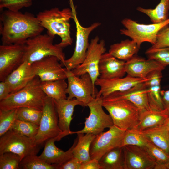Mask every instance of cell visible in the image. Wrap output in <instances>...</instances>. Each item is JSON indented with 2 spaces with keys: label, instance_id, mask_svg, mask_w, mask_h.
Returning <instances> with one entry per match:
<instances>
[{
  "label": "cell",
  "instance_id": "6da1fadb",
  "mask_svg": "<svg viewBox=\"0 0 169 169\" xmlns=\"http://www.w3.org/2000/svg\"><path fill=\"white\" fill-rule=\"evenodd\" d=\"M44 29L37 18L28 12L6 10L0 15V34L3 45L25 44Z\"/></svg>",
  "mask_w": 169,
  "mask_h": 169
},
{
  "label": "cell",
  "instance_id": "7a4b0ae2",
  "mask_svg": "<svg viewBox=\"0 0 169 169\" xmlns=\"http://www.w3.org/2000/svg\"><path fill=\"white\" fill-rule=\"evenodd\" d=\"M72 15L71 9L65 8L60 10L55 8L40 12L36 17L42 26L47 30L48 34L53 38L56 35L60 37L61 41L56 45L63 48L73 43L70 23Z\"/></svg>",
  "mask_w": 169,
  "mask_h": 169
},
{
  "label": "cell",
  "instance_id": "3957f363",
  "mask_svg": "<svg viewBox=\"0 0 169 169\" xmlns=\"http://www.w3.org/2000/svg\"><path fill=\"white\" fill-rule=\"evenodd\" d=\"M41 82L36 76L23 88L0 101V109L28 107L42 110L47 95L41 88Z\"/></svg>",
  "mask_w": 169,
  "mask_h": 169
},
{
  "label": "cell",
  "instance_id": "277c9868",
  "mask_svg": "<svg viewBox=\"0 0 169 169\" xmlns=\"http://www.w3.org/2000/svg\"><path fill=\"white\" fill-rule=\"evenodd\" d=\"M54 38L47 33L28 39L25 43L23 62L26 61L32 64L45 57L53 56L57 57L64 66L66 59L63 48L56 44H53Z\"/></svg>",
  "mask_w": 169,
  "mask_h": 169
},
{
  "label": "cell",
  "instance_id": "5b68a950",
  "mask_svg": "<svg viewBox=\"0 0 169 169\" xmlns=\"http://www.w3.org/2000/svg\"><path fill=\"white\" fill-rule=\"evenodd\" d=\"M102 100V105L109 112L114 125L125 130L137 125L142 111L135 104L125 100Z\"/></svg>",
  "mask_w": 169,
  "mask_h": 169
},
{
  "label": "cell",
  "instance_id": "8992f818",
  "mask_svg": "<svg viewBox=\"0 0 169 169\" xmlns=\"http://www.w3.org/2000/svg\"><path fill=\"white\" fill-rule=\"evenodd\" d=\"M42 110L38 131L33 139L34 143L40 146L50 139L59 137L60 140L62 138V132L59 126L58 115L53 99L47 96Z\"/></svg>",
  "mask_w": 169,
  "mask_h": 169
},
{
  "label": "cell",
  "instance_id": "52a82bcc",
  "mask_svg": "<svg viewBox=\"0 0 169 169\" xmlns=\"http://www.w3.org/2000/svg\"><path fill=\"white\" fill-rule=\"evenodd\" d=\"M72 12V19L76 25V40L74 51L72 55L65 61L64 66L67 70H72L81 64L84 60L89 46L88 38L91 32L100 26L99 22H95L88 27L82 26L77 16L76 8L72 0H70Z\"/></svg>",
  "mask_w": 169,
  "mask_h": 169
},
{
  "label": "cell",
  "instance_id": "ba28073f",
  "mask_svg": "<svg viewBox=\"0 0 169 169\" xmlns=\"http://www.w3.org/2000/svg\"><path fill=\"white\" fill-rule=\"evenodd\" d=\"M121 23L125 28L120 30V34L130 38L140 49L141 44L144 42H148L152 45L155 44L159 31L169 25V18L163 22L149 24L139 23L125 18L122 20Z\"/></svg>",
  "mask_w": 169,
  "mask_h": 169
},
{
  "label": "cell",
  "instance_id": "9c48e42d",
  "mask_svg": "<svg viewBox=\"0 0 169 169\" xmlns=\"http://www.w3.org/2000/svg\"><path fill=\"white\" fill-rule=\"evenodd\" d=\"M0 154L11 152L19 155L22 159L31 155L37 154L40 146L33 139L11 129L0 136Z\"/></svg>",
  "mask_w": 169,
  "mask_h": 169
},
{
  "label": "cell",
  "instance_id": "30bf717a",
  "mask_svg": "<svg viewBox=\"0 0 169 169\" xmlns=\"http://www.w3.org/2000/svg\"><path fill=\"white\" fill-rule=\"evenodd\" d=\"M68 86L66 90L68 99L75 98L87 106L94 98L98 91L93 84L91 79L88 74L80 76L75 75L71 70L66 69Z\"/></svg>",
  "mask_w": 169,
  "mask_h": 169
},
{
  "label": "cell",
  "instance_id": "8fae6325",
  "mask_svg": "<svg viewBox=\"0 0 169 169\" xmlns=\"http://www.w3.org/2000/svg\"><path fill=\"white\" fill-rule=\"evenodd\" d=\"M106 50L104 40L100 41L98 36L95 37L91 40L83 62L71 70L73 73L77 76L88 73L95 87V82L100 76L99 65L100 60Z\"/></svg>",
  "mask_w": 169,
  "mask_h": 169
},
{
  "label": "cell",
  "instance_id": "7c38bea8",
  "mask_svg": "<svg viewBox=\"0 0 169 169\" xmlns=\"http://www.w3.org/2000/svg\"><path fill=\"white\" fill-rule=\"evenodd\" d=\"M102 102L101 97H95L87 104L90 114L85 119L84 126L80 130L72 131V134L91 133L96 135L102 132L105 128H110L114 125L111 116L103 109Z\"/></svg>",
  "mask_w": 169,
  "mask_h": 169
},
{
  "label": "cell",
  "instance_id": "4fadbf2b",
  "mask_svg": "<svg viewBox=\"0 0 169 169\" xmlns=\"http://www.w3.org/2000/svg\"><path fill=\"white\" fill-rule=\"evenodd\" d=\"M125 130L114 125L106 132L96 135L90 147L91 159L99 160L106 153L111 150L121 147Z\"/></svg>",
  "mask_w": 169,
  "mask_h": 169
},
{
  "label": "cell",
  "instance_id": "5bb4252c",
  "mask_svg": "<svg viewBox=\"0 0 169 169\" xmlns=\"http://www.w3.org/2000/svg\"><path fill=\"white\" fill-rule=\"evenodd\" d=\"M25 44L0 46V81L7 76L23 62Z\"/></svg>",
  "mask_w": 169,
  "mask_h": 169
},
{
  "label": "cell",
  "instance_id": "9a60e30c",
  "mask_svg": "<svg viewBox=\"0 0 169 169\" xmlns=\"http://www.w3.org/2000/svg\"><path fill=\"white\" fill-rule=\"evenodd\" d=\"M125 169H154V159L145 147L127 145L122 147Z\"/></svg>",
  "mask_w": 169,
  "mask_h": 169
},
{
  "label": "cell",
  "instance_id": "2e32d148",
  "mask_svg": "<svg viewBox=\"0 0 169 169\" xmlns=\"http://www.w3.org/2000/svg\"><path fill=\"white\" fill-rule=\"evenodd\" d=\"M148 77L141 78L129 75L125 77L110 79H103L98 78L95 82V85L100 87L96 97L105 98L116 92L126 90L138 84L145 82L148 79Z\"/></svg>",
  "mask_w": 169,
  "mask_h": 169
},
{
  "label": "cell",
  "instance_id": "e0dca14e",
  "mask_svg": "<svg viewBox=\"0 0 169 169\" xmlns=\"http://www.w3.org/2000/svg\"><path fill=\"white\" fill-rule=\"evenodd\" d=\"M56 57L50 56L32 64L36 76L41 81L66 79V69L59 62Z\"/></svg>",
  "mask_w": 169,
  "mask_h": 169
},
{
  "label": "cell",
  "instance_id": "ac0fdd59",
  "mask_svg": "<svg viewBox=\"0 0 169 169\" xmlns=\"http://www.w3.org/2000/svg\"><path fill=\"white\" fill-rule=\"evenodd\" d=\"M145 82L137 84L126 90L115 92L105 98H101L105 100H127L135 104L142 111L151 110Z\"/></svg>",
  "mask_w": 169,
  "mask_h": 169
},
{
  "label": "cell",
  "instance_id": "d6986e66",
  "mask_svg": "<svg viewBox=\"0 0 169 169\" xmlns=\"http://www.w3.org/2000/svg\"><path fill=\"white\" fill-rule=\"evenodd\" d=\"M165 67L156 60L148 59H146L135 55L125 62V65L127 75L141 78L146 77L153 71H162Z\"/></svg>",
  "mask_w": 169,
  "mask_h": 169
},
{
  "label": "cell",
  "instance_id": "ffe728a7",
  "mask_svg": "<svg viewBox=\"0 0 169 169\" xmlns=\"http://www.w3.org/2000/svg\"><path fill=\"white\" fill-rule=\"evenodd\" d=\"M57 113L59 127L62 132L61 137L72 134L70 126L75 107L78 105L84 106L83 103L75 98L54 100Z\"/></svg>",
  "mask_w": 169,
  "mask_h": 169
},
{
  "label": "cell",
  "instance_id": "44dd1931",
  "mask_svg": "<svg viewBox=\"0 0 169 169\" xmlns=\"http://www.w3.org/2000/svg\"><path fill=\"white\" fill-rule=\"evenodd\" d=\"M77 140V137L71 147L65 151L55 144V141L60 140L59 137L50 139L45 143L44 150L39 157L48 163L57 165L60 167L74 156L73 151Z\"/></svg>",
  "mask_w": 169,
  "mask_h": 169
},
{
  "label": "cell",
  "instance_id": "7402d4cb",
  "mask_svg": "<svg viewBox=\"0 0 169 169\" xmlns=\"http://www.w3.org/2000/svg\"><path fill=\"white\" fill-rule=\"evenodd\" d=\"M36 76L32 64L24 61L12 72L4 81L10 87L12 93L23 88Z\"/></svg>",
  "mask_w": 169,
  "mask_h": 169
},
{
  "label": "cell",
  "instance_id": "603a6c76",
  "mask_svg": "<svg viewBox=\"0 0 169 169\" xmlns=\"http://www.w3.org/2000/svg\"><path fill=\"white\" fill-rule=\"evenodd\" d=\"M125 61L115 57L109 52L101 56L99 65V78L110 79L124 77L126 73Z\"/></svg>",
  "mask_w": 169,
  "mask_h": 169
},
{
  "label": "cell",
  "instance_id": "cb8c5ba5",
  "mask_svg": "<svg viewBox=\"0 0 169 169\" xmlns=\"http://www.w3.org/2000/svg\"><path fill=\"white\" fill-rule=\"evenodd\" d=\"M161 72L155 71L151 73L147 76L148 79L145 82L151 110L160 111L164 109L161 94Z\"/></svg>",
  "mask_w": 169,
  "mask_h": 169
},
{
  "label": "cell",
  "instance_id": "d4e9b609",
  "mask_svg": "<svg viewBox=\"0 0 169 169\" xmlns=\"http://www.w3.org/2000/svg\"><path fill=\"white\" fill-rule=\"evenodd\" d=\"M169 116V113L166 109L162 110H152L142 111L139 122L136 128L141 131L162 125L165 124Z\"/></svg>",
  "mask_w": 169,
  "mask_h": 169
},
{
  "label": "cell",
  "instance_id": "484cf974",
  "mask_svg": "<svg viewBox=\"0 0 169 169\" xmlns=\"http://www.w3.org/2000/svg\"><path fill=\"white\" fill-rule=\"evenodd\" d=\"M142 131L150 141L169 155V129L165 123Z\"/></svg>",
  "mask_w": 169,
  "mask_h": 169
},
{
  "label": "cell",
  "instance_id": "4316f807",
  "mask_svg": "<svg viewBox=\"0 0 169 169\" xmlns=\"http://www.w3.org/2000/svg\"><path fill=\"white\" fill-rule=\"evenodd\" d=\"M139 49L134 41L126 39L110 45L108 52L117 59L126 62L137 54Z\"/></svg>",
  "mask_w": 169,
  "mask_h": 169
},
{
  "label": "cell",
  "instance_id": "83f0119b",
  "mask_svg": "<svg viewBox=\"0 0 169 169\" xmlns=\"http://www.w3.org/2000/svg\"><path fill=\"white\" fill-rule=\"evenodd\" d=\"M100 169H125L124 156L122 147L114 148L99 160Z\"/></svg>",
  "mask_w": 169,
  "mask_h": 169
},
{
  "label": "cell",
  "instance_id": "f1b7e54d",
  "mask_svg": "<svg viewBox=\"0 0 169 169\" xmlns=\"http://www.w3.org/2000/svg\"><path fill=\"white\" fill-rule=\"evenodd\" d=\"M77 141L73 151L74 157L82 163L90 160V149L91 144L96 135L91 133H78Z\"/></svg>",
  "mask_w": 169,
  "mask_h": 169
},
{
  "label": "cell",
  "instance_id": "f546056e",
  "mask_svg": "<svg viewBox=\"0 0 169 169\" xmlns=\"http://www.w3.org/2000/svg\"><path fill=\"white\" fill-rule=\"evenodd\" d=\"M66 79L51 81H41V87L48 97L54 100L66 99L68 83Z\"/></svg>",
  "mask_w": 169,
  "mask_h": 169
},
{
  "label": "cell",
  "instance_id": "4dcf8cb0",
  "mask_svg": "<svg viewBox=\"0 0 169 169\" xmlns=\"http://www.w3.org/2000/svg\"><path fill=\"white\" fill-rule=\"evenodd\" d=\"M137 10L147 15L153 23H160L169 18V0H161L154 9H146L138 7Z\"/></svg>",
  "mask_w": 169,
  "mask_h": 169
},
{
  "label": "cell",
  "instance_id": "1f68e13d",
  "mask_svg": "<svg viewBox=\"0 0 169 169\" xmlns=\"http://www.w3.org/2000/svg\"><path fill=\"white\" fill-rule=\"evenodd\" d=\"M150 141L142 131L135 127L125 130L121 147L127 145L145 147Z\"/></svg>",
  "mask_w": 169,
  "mask_h": 169
},
{
  "label": "cell",
  "instance_id": "d6a6232c",
  "mask_svg": "<svg viewBox=\"0 0 169 169\" xmlns=\"http://www.w3.org/2000/svg\"><path fill=\"white\" fill-rule=\"evenodd\" d=\"M59 166L47 163L36 154L31 155L21 160L19 169H59Z\"/></svg>",
  "mask_w": 169,
  "mask_h": 169
},
{
  "label": "cell",
  "instance_id": "836d02e7",
  "mask_svg": "<svg viewBox=\"0 0 169 169\" xmlns=\"http://www.w3.org/2000/svg\"><path fill=\"white\" fill-rule=\"evenodd\" d=\"M18 108L0 109V136L11 129L17 119Z\"/></svg>",
  "mask_w": 169,
  "mask_h": 169
},
{
  "label": "cell",
  "instance_id": "e575fe53",
  "mask_svg": "<svg viewBox=\"0 0 169 169\" xmlns=\"http://www.w3.org/2000/svg\"><path fill=\"white\" fill-rule=\"evenodd\" d=\"M42 110L28 107L18 108L17 119L30 122L39 125Z\"/></svg>",
  "mask_w": 169,
  "mask_h": 169
},
{
  "label": "cell",
  "instance_id": "d590c367",
  "mask_svg": "<svg viewBox=\"0 0 169 169\" xmlns=\"http://www.w3.org/2000/svg\"><path fill=\"white\" fill-rule=\"evenodd\" d=\"M38 128L39 125L35 123L16 119L11 129L33 139Z\"/></svg>",
  "mask_w": 169,
  "mask_h": 169
},
{
  "label": "cell",
  "instance_id": "8d00e7d4",
  "mask_svg": "<svg viewBox=\"0 0 169 169\" xmlns=\"http://www.w3.org/2000/svg\"><path fill=\"white\" fill-rule=\"evenodd\" d=\"M22 160L19 155L11 152L0 154V169H19Z\"/></svg>",
  "mask_w": 169,
  "mask_h": 169
},
{
  "label": "cell",
  "instance_id": "74e56055",
  "mask_svg": "<svg viewBox=\"0 0 169 169\" xmlns=\"http://www.w3.org/2000/svg\"><path fill=\"white\" fill-rule=\"evenodd\" d=\"M145 54L148 59L156 60L165 67L169 65V47L157 49L149 48Z\"/></svg>",
  "mask_w": 169,
  "mask_h": 169
},
{
  "label": "cell",
  "instance_id": "f35d334b",
  "mask_svg": "<svg viewBox=\"0 0 169 169\" xmlns=\"http://www.w3.org/2000/svg\"><path fill=\"white\" fill-rule=\"evenodd\" d=\"M147 150L154 159L156 165L154 169L166 163L169 161V155L151 141L146 146Z\"/></svg>",
  "mask_w": 169,
  "mask_h": 169
},
{
  "label": "cell",
  "instance_id": "ab89813d",
  "mask_svg": "<svg viewBox=\"0 0 169 169\" xmlns=\"http://www.w3.org/2000/svg\"><path fill=\"white\" fill-rule=\"evenodd\" d=\"M32 0H0V9L6 8L13 11H18L23 8L32 5Z\"/></svg>",
  "mask_w": 169,
  "mask_h": 169
},
{
  "label": "cell",
  "instance_id": "60d3db41",
  "mask_svg": "<svg viewBox=\"0 0 169 169\" xmlns=\"http://www.w3.org/2000/svg\"><path fill=\"white\" fill-rule=\"evenodd\" d=\"M169 47V25L160 30L157 33L155 44L149 48L157 49Z\"/></svg>",
  "mask_w": 169,
  "mask_h": 169
},
{
  "label": "cell",
  "instance_id": "b9f144b4",
  "mask_svg": "<svg viewBox=\"0 0 169 169\" xmlns=\"http://www.w3.org/2000/svg\"><path fill=\"white\" fill-rule=\"evenodd\" d=\"M82 163L78 159L73 156L60 166L59 169H80Z\"/></svg>",
  "mask_w": 169,
  "mask_h": 169
},
{
  "label": "cell",
  "instance_id": "7bdbcfd3",
  "mask_svg": "<svg viewBox=\"0 0 169 169\" xmlns=\"http://www.w3.org/2000/svg\"><path fill=\"white\" fill-rule=\"evenodd\" d=\"M12 93L10 87L5 81L0 82V101L7 98Z\"/></svg>",
  "mask_w": 169,
  "mask_h": 169
},
{
  "label": "cell",
  "instance_id": "ee69618b",
  "mask_svg": "<svg viewBox=\"0 0 169 169\" xmlns=\"http://www.w3.org/2000/svg\"><path fill=\"white\" fill-rule=\"evenodd\" d=\"M80 169H100L99 161L95 159H91L82 163Z\"/></svg>",
  "mask_w": 169,
  "mask_h": 169
},
{
  "label": "cell",
  "instance_id": "f6af8a7d",
  "mask_svg": "<svg viewBox=\"0 0 169 169\" xmlns=\"http://www.w3.org/2000/svg\"><path fill=\"white\" fill-rule=\"evenodd\" d=\"M161 94L164 109L169 113V90H161Z\"/></svg>",
  "mask_w": 169,
  "mask_h": 169
},
{
  "label": "cell",
  "instance_id": "bcb514c9",
  "mask_svg": "<svg viewBox=\"0 0 169 169\" xmlns=\"http://www.w3.org/2000/svg\"><path fill=\"white\" fill-rule=\"evenodd\" d=\"M156 169H169V161L166 164L159 166Z\"/></svg>",
  "mask_w": 169,
  "mask_h": 169
},
{
  "label": "cell",
  "instance_id": "7dc6e473",
  "mask_svg": "<svg viewBox=\"0 0 169 169\" xmlns=\"http://www.w3.org/2000/svg\"><path fill=\"white\" fill-rule=\"evenodd\" d=\"M165 124L167 125V127H168L169 129V116L168 117V118H167L166 122L165 123Z\"/></svg>",
  "mask_w": 169,
  "mask_h": 169
}]
</instances>
